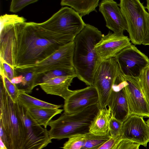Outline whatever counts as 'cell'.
<instances>
[{
  "label": "cell",
  "instance_id": "obj_37",
  "mask_svg": "<svg viewBox=\"0 0 149 149\" xmlns=\"http://www.w3.org/2000/svg\"><path fill=\"white\" fill-rule=\"evenodd\" d=\"M146 7H145V8L148 9V13H149V0H146Z\"/></svg>",
  "mask_w": 149,
  "mask_h": 149
},
{
  "label": "cell",
  "instance_id": "obj_26",
  "mask_svg": "<svg viewBox=\"0 0 149 149\" xmlns=\"http://www.w3.org/2000/svg\"><path fill=\"white\" fill-rule=\"evenodd\" d=\"M86 134H77L69 137L61 148L64 149H82L85 143Z\"/></svg>",
  "mask_w": 149,
  "mask_h": 149
},
{
  "label": "cell",
  "instance_id": "obj_11",
  "mask_svg": "<svg viewBox=\"0 0 149 149\" xmlns=\"http://www.w3.org/2000/svg\"><path fill=\"white\" fill-rule=\"evenodd\" d=\"M123 75L124 80L122 89L127 100L130 115L149 118V104L143 94L136 78Z\"/></svg>",
  "mask_w": 149,
  "mask_h": 149
},
{
  "label": "cell",
  "instance_id": "obj_3",
  "mask_svg": "<svg viewBox=\"0 0 149 149\" xmlns=\"http://www.w3.org/2000/svg\"><path fill=\"white\" fill-rule=\"evenodd\" d=\"M86 24L77 12L67 6L62 7L45 21L35 22L41 35L61 45L74 41Z\"/></svg>",
  "mask_w": 149,
  "mask_h": 149
},
{
  "label": "cell",
  "instance_id": "obj_32",
  "mask_svg": "<svg viewBox=\"0 0 149 149\" xmlns=\"http://www.w3.org/2000/svg\"><path fill=\"white\" fill-rule=\"evenodd\" d=\"M110 137L109 139L101 146L98 149H114L118 140L120 138Z\"/></svg>",
  "mask_w": 149,
  "mask_h": 149
},
{
  "label": "cell",
  "instance_id": "obj_17",
  "mask_svg": "<svg viewBox=\"0 0 149 149\" xmlns=\"http://www.w3.org/2000/svg\"><path fill=\"white\" fill-rule=\"evenodd\" d=\"M111 115L123 122L130 115L127 100L122 89H112L107 104Z\"/></svg>",
  "mask_w": 149,
  "mask_h": 149
},
{
  "label": "cell",
  "instance_id": "obj_22",
  "mask_svg": "<svg viewBox=\"0 0 149 149\" xmlns=\"http://www.w3.org/2000/svg\"><path fill=\"white\" fill-rule=\"evenodd\" d=\"M17 101L25 107L58 109L61 105H55L42 101L31 96L25 93L20 92Z\"/></svg>",
  "mask_w": 149,
  "mask_h": 149
},
{
  "label": "cell",
  "instance_id": "obj_16",
  "mask_svg": "<svg viewBox=\"0 0 149 149\" xmlns=\"http://www.w3.org/2000/svg\"><path fill=\"white\" fill-rule=\"evenodd\" d=\"M73 76H66L54 77L40 83L39 85L47 94L61 97L64 100L74 92L69 89Z\"/></svg>",
  "mask_w": 149,
  "mask_h": 149
},
{
  "label": "cell",
  "instance_id": "obj_24",
  "mask_svg": "<svg viewBox=\"0 0 149 149\" xmlns=\"http://www.w3.org/2000/svg\"><path fill=\"white\" fill-rule=\"evenodd\" d=\"M135 78L143 94L149 104V65L144 68L139 76Z\"/></svg>",
  "mask_w": 149,
  "mask_h": 149
},
{
  "label": "cell",
  "instance_id": "obj_36",
  "mask_svg": "<svg viewBox=\"0 0 149 149\" xmlns=\"http://www.w3.org/2000/svg\"><path fill=\"white\" fill-rule=\"evenodd\" d=\"M0 149H7L4 143L1 139H0Z\"/></svg>",
  "mask_w": 149,
  "mask_h": 149
},
{
  "label": "cell",
  "instance_id": "obj_35",
  "mask_svg": "<svg viewBox=\"0 0 149 149\" xmlns=\"http://www.w3.org/2000/svg\"><path fill=\"white\" fill-rule=\"evenodd\" d=\"M23 75L22 74L16 76L13 78L11 80V81L13 84L17 85L20 83L22 81Z\"/></svg>",
  "mask_w": 149,
  "mask_h": 149
},
{
  "label": "cell",
  "instance_id": "obj_15",
  "mask_svg": "<svg viewBox=\"0 0 149 149\" xmlns=\"http://www.w3.org/2000/svg\"><path fill=\"white\" fill-rule=\"evenodd\" d=\"M118 6L113 0H102L99 10L104 17L107 27L114 33L123 34L125 30L127 31V25Z\"/></svg>",
  "mask_w": 149,
  "mask_h": 149
},
{
  "label": "cell",
  "instance_id": "obj_20",
  "mask_svg": "<svg viewBox=\"0 0 149 149\" xmlns=\"http://www.w3.org/2000/svg\"><path fill=\"white\" fill-rule=\"evenodd\" d=\"M100 0H61L62 6H68L72 8L81 17L96 11Z\"/></svg>",
  "mask_w": 149,
  "mask_h": 149
},
{
  "label": "cell",
  "instance_id": "obj_8",
  "mask_svg": "<svg viewBox=\"0 0 149 149\" xmlns=\"http://www.w3.org/2000/svg\"><path fill=\"white\" fill-rule=\"evenodd\" d=\"M15 104L23 127V139L21 149H41L51 143L47 129L40 125L24 106L17 101Z\"/></svg>",
  "mask_w": 149,
  "mask_h": 149
},
{
  "label": "cell",
  "instance_id": "obj_9",
  "mask_svg": "<svg viewBox=\"0 0 149 149\" xmlns=\"http://www.w3.org/2000/svg\"><path fill=\"white\" fill-rule=\"evenodd\" d=\"M120 71L114 58L102 61L94 75L93 86L97 89L100 107H106L115 79Z\"/></svg>",
  "mask_w": 149,
  "mask_h": 149
},
{
  "label": "cell",
  "instance_id": "obj_29",
  "mask_svg": "<svg viewBox=\"0 0 149 149\" xmlns=\"http://www.w3.org/2000/svg\"><path fill=\"white\" fill-rule=\"evenodd\" d=\"M39 0H11L10 11L13 13L19 11L27 6Z\"/></svg>",
  "mask_w": 149,
  "mask_h": 149
},
{
  "label": "cell",
  "instance_id": "obj_21",
  "mask_svg": "<svg viewBox=\"0 0 149 149\" xmlns=\"http://www.w3.org/2000/svg\"><path fill=\"white\" fill-rule=\"evenodd\" d=\"M23 75L21 82L16 85L20 92L31 93L33 89L39 85L44 74L32 72H20Z\"/></svg>",
  "mask_w": 149,
  "mask_h": 149
},
{
  "label": "cell",
  "instance_id": "obj_2",
  "mask_svg": "<svg viewBox=\"0 0 149 149\" xmlns=\"http://www.w3.org/2000/svg\"><path fill=\"white\" fill-rule=\"evenodd\" d=\"M103 34L97 28L86 24L74 40V68L77 77L88 86H93L95 73L102 62L95 49Z\"/></svg>",
  "mask_w": 149,
  "mask_h": 149
},
{
  "label": "cell",
  "instance_id": "obj_4",
  "mask_svg": "<svg viewBox=\"0 0 149 149\" xmlns=\"http://www.w3.org/2000/svg\"><path fill=\"white\" fill-rule=\"evenodd\" d=\"M98 103L92 105L75 113H64L56 120H51L48 126L50 138L59 140L69 138L76 135L89 132L91 124L98 112Z\"/></svg>",
  "mask_w": 149,
  "mask_h": 149
},
{
  "label": "cell",
  "instance_id": "obj_13",
  "mask_svg": "<svg viewBox=\"0 0 149 149\" xmlns=\"http://www.w3.org/2000/svg\"><path fill=\"white\" fill-rule=\"evenodd\" d=\"M120 139L146 147L149 142V127L143 117L130 115L123 122Z\"/></svg>",
  "mask_w": 149,
  "mask_h": 149
},
{
  "label": "cell",
  "instance_id": "obj_18",
  "mask_svg": "<svg viewBox=\"0 0 149 149\" xmlns=\"http://www.w3.org/2000/svg\"><path fill=\"white\" fill-rule=\"evenodd\" d=\"M110 116L109 109L100 107L90 126L89 132L101 136L110 135L109 123Z\"/></svg>",
  "mask_w": 149,
  "mask_h": 149
},
{
  "label": "cell",
  "instance_id": "obj_28",
  "mask_svg": "<svg viewBox=\"0 0 149 149\" xmlns=\"http://www.w3.org/2000/svg\"><path fill=\"white\" fill-rule=\"evenodd\" d=\"M123 122L117 119L111 115L109 123V133L111 137L121 136Z\"/></svg>",
  "mask_w": 149,
  "mask_h": 149
},
{
  "label": "cell",
  "instance_id": "obj_23",
  "mask_svg": "<svg viewBox=\"0 0 149 149\" xmlns=\"http://www.w3.org/2000/svg\"><path fill=\"white\" fill-rule=\"evenodd\" d=\"M110 135L101 136L89 132L86 134V142L82 149H98L110 138Z\"/></svg>",
  "mask_w": 149,
  "mask_h": 149
},
{
  "label": "cell",
  "instance_id": "obj_10",
  "mask_svg": "<svg viewBox=\"0 0 149 149\" xmlns=\"http://www.w3.org/2000/svg\"><path fill=\"white\" fill-rule=\"evenodd\" d=\"M120 71L124 75L139 76L142 70L149 65V58L134 45L126 47L114 57Z\"/></svg>",
  "mask_w": 149,
  "mask_h": 149
},
{
  "label": "cell",
  "instance_id": "obj_1",
  "mask_svg": "<svg viewBox=\"0 0 149 149\" xmlns=\"http://www.w3.org/2000/svg\"><path fill=\"white\" fill-rule=\"evenodd\" d=\"M0 34V58L14 69L40 61L62 45L43 36L33 22H1Z\"/></svg>",
  "mask_w": 149,
  "mask_h": 149
},
{
  "label": "cell",
  "instance_id": "obj_31",
  "mask_svg": "<svg viewBox=\"0 0 149 149\" xmlns=\"http://www.w3.org/2000/svg\"><path fill=\"white\" fill-rule=\"evenodd\" d=\"M141 145L130 140L119 139L114 149H139Z\"/></svg>",
  "mask_w": 149,
  "mask_h": 149
},
{
  "label": "cell",
  "instance_id": "obj_30",
  "mask_svg": "<svg viewBox=\"0 0 149 149\" xmlns=\"http://www.w3.org/2000/svg\"><path fill=\"white\" fill-rule=\"evenodd\" d=\"M0 70L3 71L5 75L11 81L17 76V71L3 60L0 59Z\"/></svg>",
  "mask_w": 149,
  "mask_h": 149
},
{
  "label": "cell",
  "instance_id": "obj_27",
  "mask_svg": "<svg viewBox=\"0 0 149 149\" xmlns=\"http://www.w3.org/2000/svg\"><path fill=\"white\" fill-rule=\"evenodd\" d=\"M66 76H73L77 77L74 68L70 69H56L47 72L44 74L41 83L54 77Z\"/></svg>",
  "mask_w": 149,
  "mask_h": 149
},
{
  "label": "cell",
  "instance_id": "obj_33",
  "mask_svg": "<svg viewBox=\"0 0 149 149\" xmlns=\"http://www.w3.org/2000/svg\"><path fill=\"white\" fill-rule=\"evenodd\" d=\"M0 139H1L4 143L7 149H9L10 146L8 137L5 133L4 129L1 124H0Z\"/></svg>",
  "mask_w": 149,
  "mask_h": 149
},
{
  "label": "cell",
  "instance_id": "obj_7",
  "mask_svg": "<svg viewBox=\"0 0 149 149\" xmlns=\"http://www.w3.org/2000/svg\"><path fill=\"white\" fill-rule=\"evenodd\" d=\"M74 40L61 46L45 59L33 64L18 66L15 69L19 72H32L44 74L46 72L59 69L74 68L73 57Z\"/></svg>",
  "mask_w": 149,
  "mask_h": 149
},
{
  "label": "cell",
  "instance_id": "obj_12",
  "mask_svg": "<svg viewBox=\"0 0 149 149\" xmlns=\"http://www.w3.org/2000/svg\"><path fill=\"white\" fill-rule=\"evenodd\" d=\"M130 38L123 34L112 33L109 31L103 35L95 48L101 61L114 58L123 49L131 45Z\"/></svg>",
  "mask_w": 149,
  "mask_h": 149
},
{
  "label": "cell",
  "instance_id": "obj_5",
  "mask_svg": "<svg viewBox=\"0 0 149 149\" xmlns=\"http://www.w3.org/2000/svg\"><path fill=\"white\" fill-rule=\"evenodd\" d=\"M0 124L8 137L9 149H21L23 135L22 124L14 102L0 83Z\"/></svg>",
  "mask_w": 149,
  "mask_h": 149
},
{
  "label": "cell",
  "instance_id": "obj_34",
  "mask_svg": "<svg viewBox=\"0 0 149 149\" xmlns=\"http://www.w3.org/2000/svg\"><path fill=\"white\" fill-rule=\"evenodd\" d=\"M142 44L149 45V17L148 20V29L146 35L144 37Z\"/></svg>",
  "mask_w": 149,
  "mask_h": 149
},
{
  "label": "cell",
  "instance_id": "obj_14",
  "mask_svg": "<svg viewBox=\"0 0 149 149\" xmlns=\"http://www.w3.org/2000/svg\"><path fill=\"white\" fill-rule=\"evenodd\" d=\"M99 97L96 88L89 86L84 88L74 90L65 100L64 112L68 114L81 111L92 105L99 104Z\"/></svg>",
  "mask_w": 149,
  "mask_h": 149
},
{
  "label": "cell",
  "instance_id": "obj_38",
  "mask_svg": "<svg viewBox=\"0 0 149 149\" xmlns=\"http://www.w3.org/2000/svg\"><path fill=\"white\" fill-rule=\"evenodd\" d=\"M146 123L148 124V125L149 127V119H148L146 122Z\"/></svg>",
  "mask_w": 149,
  "mask_h": 149
},
{
  "label": "cell",
  "instance_id": "obj_6",
  "mask_svg": "<svg viewBox=\"0 0 149 149\" xmlns=\"http://www.w3.org/2000/svg\"><path fill=\"white\" fill-rule=\"evenodd\" d=\"M118 6L126 20L131 42L142 44L147 31L149 13L140 0H120Z\"/></svg>",
  "mask_w": 149,
  "mask_h": 149
},
{
  "label": "cell",
  "instance_id": "obj_19",
  "mask_svg": "<svg viewBox=\"0 0 149 149\" xmlns=\"http://www.w3.org/2000/svg\"><path fill=\"white\" fill-rule=\"evenodd\" d=\"M25 107L36 121L46 128L53 117L61 113L63 110L59 108Z\"/></svg>",
  "mask_w": 149,
  "mask_h": 149
},
{
  "label": "cell",
  "instance_id": "obj_25",
  "mask_svg": "<svg viewBox=\"0 0 149 149\" xmlns=\"http://www.w3.org/2000/svg\"><path fill=\"white\" fill-rule=\"evenodd\" d=\"M0 83L3 85L6 91L10 96L13 101H17L20 91L15 84L12 83L5 75L1 70H0Z\"/></svg>",
  "mask_w": 149,
  "mask_h": 149
}]
</instances>
